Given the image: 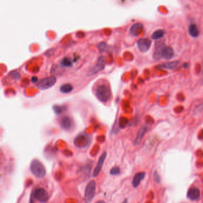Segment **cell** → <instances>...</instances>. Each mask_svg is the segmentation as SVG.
Returning <instances> with one entry per match:
<instances>
[{
	"instance_id": "1",
	"label": "cell",
	"mask_w": 203,
	"mask_h": 203,
	"mask_svg": "<svg viewBox=\"0 0 203 203\" xmlns=\"http://www.w3.org/2000/svg\"><path fill=\"white\" fill-rule=\"evenodd\" d=\"M30 169L32 173L37 178L41 179L46 175V169L43 164L38 160H33L30 163Z\"/></svg>"
},
{
	"instance_id": "2",
	"label": "cell",
	"mask_w": 203,
	"mask_h": 203,
	"mask_svg": "<svg viewBox=\"0 0 203 203\" xmlns=\"http://www.w3.org/2000/svg\"><path fill=\"white\" fill-rule=\"evenodd\" d=\"M95 95L100 101L106 103L110 99L111 97V92L108 86L101 84L95 88Z\"/></svg>"
},
{
	"instance_id": "3",
	"label": "cell",
	"mask_w": 203,
	"mask_h": 203,
	"mask_svg": "<svg viewBox=\"0 0 203 203\" xmlns=\"http://www.w3.org/2000/svg\"><path fill=\"white\" fill-rule=\"evenodd\" d=\"M57 82V79L54 76L45 77L39 80L36 84V87L40 90H46L53 87Z\"/></svg>"
},
{
	"instance_id": "4",
	"label": "cell",
	"mask_w": 203,
	"mask_h": 203,
	"mask_svg": "<svg viewBox=\"0 0 203 203\" xmlns=\"http://www.w3.org/2000/svg\"><path fill=\"white\" fill-rule=\"evenodd\" d=\"M96 191V182L91 181L86 186L85 190V201L86 203L91 202L94 197Z\"/></svg>"
},
{
	"instance_id": "5",
	"label": "cell",
	"mask_w": 203,
	"mask_h": 203,
	"mask_svg": "<svg viewBox=\"0 0 203 203\" xmlns=\"http://www.w3.org/2000/svg\"><path fill=\"white\" fill-rule=\"evenodd\" d=\"M105 59L103 56H101L98 58V59L97 61V63L95 64L90 68V69L88 71V75L90 76H93L94 74H96L97 73H99L101 70H103L105 67Z\"/></svg>"
},
{
	"instance_id": "6",
	"label": "cell",
	"mask_w": 203,
	"mask_h": 203,
	"mask_svg": "<svg viewBox=\"0 0 203 203\" xmlns=\"http://www.w3.org/2000/svg\"><path fill=\"white\" fill-rule=\"evenodd\" d=\"M33 195L35 198L40 202H46L49 198L47 191L43 188H36L34 191Z\"/></svg>"
},
{
	"instance_id": "7",
	"label": "cell",
	"mask_w": 203,
	"mask_h": 203,
	"mask_svg": "<svg viewBox=\"0 0 203 203\" xmlns=\"http://www.w3.org/2000/svg\"><path fill=\"white\" fill-rule=\"evenodd\" d=\"M151 46V41L148 38H141L137 42V46L141 53L148 51Z\"/></svg>"
},
{
	"instance_id": "8",
	"label": "cell",
	"mask_w": 203,
	"mask_h": 203,
	"mask_svg": "<svg viewBox=\"0 0 203 203\" xmlns=\"http://www.w3.org/2000/svg\"><path fill=\"white\" fill-rule=\"evenodd\" d=\"M107 157V152L104 151V152H103V154H101V155L100 157L99 158V160L98 161V163H97V165L94 170V172H93V176L94 177H97L101 170H102V168L103 167V165H104V161L105 160V158Z\"/></svg>"
},
{
	"instance_id": "9",
	"label": "cell",
	"mask_w": 203,
	"mask_h": 203,
	"mask_svg": "<svg viewBox=\"0 0 203 203\" xmlns=\"http://www.w3.org/2000/svg\"><path fill=\"white\" fill-rule=\"evenodd\" d=\"M174 56V51L170 47L164 46L162 47L160 51V57H162L166 60H170Z\"/></svg>"
},
{
	"instance_id": "10",
	"label": "cell",
	"mask_w": 203,
	"mask_h": 203,
	"mask_svg": "<svg viewBox=\"0 0 203 203\" xmlns=\"http://www.w3.org/2000/svg\"><path fill=\"white\" fill-rule=\"evenodd\" d=\"M187 196L188 198L192 201L197 200L200 196V191L197 188H191L188 191Z\"/></svg>"
},
{
	"instance_id": "11",
	"label": "cell",
	"mask_w": 203,
	"mask_h": 203,
	"mask_svg": "<svg viewBox=\"0 0 203 203\" xmlns=\"http://www.w3.org/2000/svg\"><path fill=\"white\" fill-rule=\"evenodd\" d=\"M143 25L142 23H137L132 26L130 29V33L133 36H138L143 30Z\"/></svg>"
},
{
	"instance_id": "12",
	"label": "cell",
	"mask_w": 203,
	"mask_h": 203,
	"mask_svg": "<svg viewBox=\"0 0 203 203\" xmlns=\"http://www.w3.org/2000/svg\"><path fill=\"white\" fill-rule=\"evenodd\" d=\"M145 175V173L144 172H139L134 176L132 182V185L134 188H137L141 182L144 179Z\"/></svg>"
},
{
	"instance_id": "13",
	"label": "cell",
	"mask_w": 203,
	"mask_h": 203,
	"mask_svg": "<svg viewBox=\"0 0 203 203\" xmlns=\"http://www.w3.org/2000/svg\"><path fill=\"white\" fill-rule=\"evenodd\" d=\"M147 125H144L143 126H142L141 128V129L139 130L138 132V134H137V136L136 137V139L134 141V144L136 145H138L140 143V142L141 141L142 139L143 138L144 135L145 134V133L147 132Z\"/></svg>"
},
{
	"instance_id": "14",
	"label": "cell",
	"mask_w": 203,
	"mask_h": 203,
	"mask_svg": "<svg viewBox=\"0 0 203 203\" xmlns=\"http://www.w3.org/2000/svg\"><path fill=\"white\" fill-rule=\"evenodd\" d=\"M60 125L63 129L65 130H69L72 127V120L70 118L67 116L63 117L61 119Z\"/></svg>"
},
{
	"instance_id": "15",
	"label": "cell",
	"mask_w": 203,
	"mask_h": 203,
	"mask_svg": "<svg viewBox=\"0 0 203 203\" xmlns=\"http://www.w3.org/2000/svg\"><path fill=\"white\" fill-rule=\"evenodd\" d=\"M179 64V61H171V62L161 64L158 65L157 67L160 69H166L171 70V69H173L177 67Z\"/></svg>"
},
{
	"instance_id": "16",
	"label": "cell",
	"mask_w": 203,
	"mask_h": 203,
	"mask_svg": "<svg viewBox=\"0 0 203 203\" xmlns=\"http://www.w3.org/2000/svg\"><path fill=\"white\" fill-rule=\"evenodd\" d=\"M189 34L193 38H196L199 35V30L195 24H191L188 27Z\"/></svg>"
},
{
	"instance_id": "17",
	"label": "cell",
	"mask_w": 203,
	"mask_h": 203,
	"mask_svg": "<svg viewBox=\"0 0 203 203\" xmlns=\"http://www.w3.org/2000/svg\"><path fill=\"white\" fill-rule=\"evenodd\" d=\"M73 90V87L71 84H65L60 87V91L63 94H68L71 92Z\"/></svg>"
},
{
	"instance_id": "18",
	"label": "cell",
	"mask_w": 203,
	"mask_h": 203,
	"mask_svg": "<svg viewBox=\"0 0 203 203\" xmlns=\"http://www.w3.org/2000/svg\"><path fill=\"white\" fill-rule=\"evenodd\" d=\"M165 35V32L162 29H158L153 32L151 35V38L153 39H158L161 38Z\"/></svg>"
},
{
	"instance_id": "19",
	"label": "cell",
	"mask_w": 203,
	"mask_h": 203,
	"mask_svg": "<svg viewBox=\"0 0 203 203\" xmlns=\"http://www.w3.org/2000/svg\"><path fill=\"white\" fill-rule=\"evenodd\" d=\"M61 64L64 67H70L72 66V62L68 58H64L62 60Z\"/></svg>"
},
{
	"instance_id": "20",
	"label": "cell",
	"mask_w": 203,
	"mask_h": 203,
	"mask_svg": "<svg viewBox=\"0 0 203 203\" xmlns=\"http://www.w3.org/2000/svg\"><path fill=\"white\" fill-rule=\"evenodd\" d=\"M110 173L111 175H118L120 173V168L117 166L113 168L110 172Z\"/></svg>"
},
{
	"instance_id": "21",
	"label": "cell",
	"mask_w": 203,
	"mask_h": 203,
	"mask_svg": "<svg viewBox=\"0 0 203 203\" xmlns=\"http://www.w3.org/2000/svg\"><path fill=\"white\" fill-rule=\"evenodd\" d=\"M54 110L56 114H60L66 110V107L64 106H56L54 107Z\"/></svg>"
},
{
	"instance_id": "22",
	"label": "cell",
	"mask_w": 203,
	"mask_h": 203,
	"mask_svg": "<svg viewBox=\"0 0 203 203\" xmlns=\"http://www.w3.org/2000/svg\"><path fill=\"white\" fill-rule=\"evenodd\" d=\"M10 75L11 76V77H12L13 79H19L20 77V73H18L16 71H13L10 73Z\"/></svg>"
},
{
	"instance_id": "23",
	"label": "cell",
	"mask_w": 203,
	"mask_h": 203,
	"mask_svg": "<svg viewBox=\"0 0 203 203\" xmlns=\"http://www.w3.org/2000/svg\"><path fill=\"white\" fill-rule=\"evenodd\" d=\"M154 180L157 182H160V176L158 175V173L157 172L154 173Z\"/></svg>"
},
{
	"instance_id": "24",
	"label": "cell",
	"mask_w": 203,
	"mask_h": 203,
	"mask_svg": "<svg viewBox=\"0 0 203 203\" xmlns=\"http://www.w3.org/2000/svg\"><path fill=\"white\" fill-rule=\"evenodd\" d=\"M38 77H36V76H33L32 78V82H38Z\"/></svg>"
},
{
	"instance_id": "25",
	"label": "cell",
	"mask_w": 203,
	"mask_h": 203,
	"mask_svg": "<svg viewBox=\"0 0 203 203\" xmlns=\"http://www.w3.org/2000/svg\"><path fill=\"white\" fill-rule=\"evenodd\" d=\"M95 203H105L104 201H98L97 202H96Z\"/></svg>"
},
{
	"instance_id": "26",
	"label": "cell",
	"mask_w": 203,
	"mask_h": 203,
	"mask_svg": "<svg viewBox=\"0 0 203 203\" xmlns=\"http://www.w3.org/2000/svg\"><path fill=\"white\" fill-rule=\"evenodd\" d=\"M122 203H128V201H127V199H125L123 202H122Z\"/></svg>"
},
{
	"instance_id": "27",
	"label": "cell",
	"mask_w": 203,
	"mask_h": 203,
	"mask_svg": "<svg viewBox=\"0 0 203 203\" xmlns=\"http://www.w3.org/2000/svg\"><path fill=\"white\" fill-rule=\"evenodd\" d=\"M202 73H203V63H202Z\"/></svg>"
}]
</instances>
